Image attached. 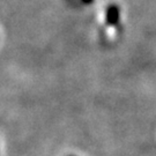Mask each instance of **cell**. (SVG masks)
<instances>
[{
  "label": "cell",
  "mask_w": 156,
  "mask_h": 156,
  "mask_svg": "<svg viewBox=\"0 0 156 156\" xmlns=\"http://www.w3.org/2000/svg\"><path fill=\"white\" fill-rule=\"evenodd\" d=\"M118 19H119V11L117 6H110L106 11V22L109 24H116L118 22Z\"/></svg>",
  "instance_id": "obj_1"
},
{
  "label": "cell",
  "mask_w": 156,
  "mask_h": 156,
  "mask_svg": "<svg viewBox=\"0 0 156 156\" xmlns=\"http://www.w3.org/2000/svg\"><path fill=\"white\" fill-rule=\"evenodd\" d=\"M69 156H73V155H69Z\"/></svg>",
  "instance_id": "obj_2"
}]
</instances>
